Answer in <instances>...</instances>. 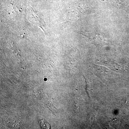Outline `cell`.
Masks as SVG:
<instances>
[{
  "instance_id": "obj_1",
  "label": "cell",
  "mask_w": 129,
  "mask_h": 129,
  "mask_svg": "<svg viewBox=\"0 0 129 129\" xmlns=\"http://www.w3.org/2000/svg\"><path fill=\"white\" fill-rule=\"evenodd\" d=\"M40 124L41 125L42 128L43 129H50V126L48 123L44 121L43 119H40Z\"/></svg>"
}]
</instances>
